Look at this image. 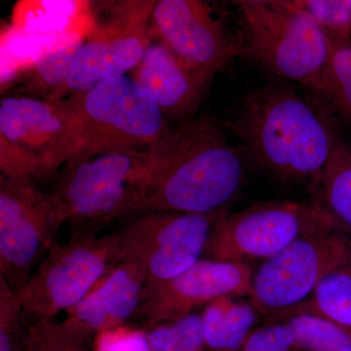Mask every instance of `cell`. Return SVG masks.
Returning a JSON list of instances; mask_svg holds the SVG:
<instances>
[{"label": "cell", "instance_id": "cell-4", "mask_svg": "<svg viewBox=\"0 0 351 351\" xmlns=\"http://www.w3.org/2000/svg\"><path fill=\"white\" fill-rule=\"evenodd\" d=\"M237 56L319 97L330 52L326 34L293 0H239Z\"/></svg>", "mask_w": 351, "mask_h": 351}, {"label": "cell", "instance_id": "cell-15", "mask_svg": "<svg viewBox=\"0 0 351 351\" xmlns=\"http://www.w3.org/2000/svg\"><path fill=\"white\" fill-rule=\"evenodd\" d=\"M215 75L182 63L158 41L145 51L133 77L154 97L166 119L181 125L195 119Z\"/></svg>", "mask_w": 351, "mask_h": 351}, {"label": "cell", "instance_id": "cell-26", "mask_svg": "<svg viewBox=\"0 0 351 351\" xmlns=\"http://www.w3.org/2000/svg\"><path fill=\"white\" fill-rule=\"evenodd\" d=\"M239 351H299L294 335L283 322L258 328L251 332Z\"/></svg>", "mask_w": 351, "mask_h": 351}, {"label": "cell", "instance_id": "cell-16", "mask_svg": "<svg viewBox=\"0 0 351 351\" xmlns=\"http://www.w3.org/2000/svg\"><path fill=\"white\" fill-rule=\"evenodd\" d=\"M145 286L143 270L122 261L66 313V320L82 332H103L136 315Z\"/></svg>", "mask_w": 351, "mask_h": 351}, {"label": "cell", "instance_id": "cell-7", "mask_svg": "<svg viewBox=\"0 0 351 351\" xmlns=\"http://www.w3.org/2000/svg\"><path fill=\"white\" fill-rule=\"evenodd\" d=\"M122 262L119 232L80 233L56 244L18 293L27 319H55L82 301L96 284Z\"/></svg>", "mask_w": 351, "mask_h": 351}, {"label": "cell", "instance_id": "cell-11", "mask_svg": "<svg viewBox=\"0 0 351 351\" xmlns=\"http://www.w3.org/2000/svg\"><path fill=\"white\" fill-rule=\"evenodd\" d=\"M322 209L313 202L269 200L254 203L215 223L204 258L250 265L265 262L297 239Z\"/></svg>", "mask_w": 351, "mask_h": 351}, {"label": "cell", "instance_id": "cell-6", "mask_svg": "<svg viewBox=\"0 0 351 351\" xmlns=\"http://www.w3.org/2000/svg\"><path fill=\"white\" fill-rule=\"evenodd\" d=\"M58 101L77 126L80 147L71 160L110 149H149L169 129L154 97L133 76L110 78Z\"/></svg>", "mask_w": 351, "mask_h": 351}, {"label": "cell", "instance_id": "cell-13", "mask_svg": "<svg viewBox=\"0 0 351 351\" xmlns=\"http://www.w3.org/2000/svg\"><path fill=\"white\" fill-rule=\"evenodd\" d=\"M253 274L251 265L201 258L169 281L144 291L136 315L154 327L221 298H249Z\"/></svg>", "mask_w": 351, "mask_h": 351}, {"label": "cell", "instance_id": "cell-19", "mask_svg": "<svg viewBox=\"0 0 351 351\" xmlns=\"http://www.w3.org/2000/svg\"><path fill=\"white\" fill-rule=\"evenodd\" d=\"M225 297L201 314L205 346L211 351H239L252 332L258 311L250 302Z\"/></svg>", "mask_w": 351, "mask_h": 351}, {"label": "cell", "instance_id": "cell-28", "mask_svg": "<svg viewBox=\"0 0 351 351\" xmlns=\"http://www.w3.org/2000/svg\"><path fill=\"white\" fill-rule=\"evenodd\" d=\"M338 351H351V346H346V348H341Z\"/></svg>", "mask_w": 351, "mask_h": 351}, {"label": "cell", "instance_id": "cell-1", "mask_svg": "<svg viewBox=\"0 0 351 351\" xmlns=\"http://www.w3.org/2000/svg\"><path fill=\"white\" fill-rule=\"evenodd\" d=\"M337 119L319 97L274 84L251 92L232 119L221 122L263 170L288 184L309 186L341 137Z\"/></svg>", "mask_w": 351, "mask_h": 351}, {"label": "cell", "instance_id": "cell-21", "mask_svg": "<svg viewBox=\"0 0 351 351\" xmlns=\"http://www.w3.org/2000/svg\"><path fill=\"white\" fill-rule=\"evenodd\" d=\"M85 39L50 51L36 60L21 76L16 92L43 100L49 98L66 82Z\"/></svg>", "mask_w": 351, "mask_h": 351}, {"label": "cell", "instance_id": "cell-8", "mask_svg": "<svg viewBox=\"0 0 351 351\" xmlns=\"http://www.w3.org/2000/svg\"><path fill=\"white\" fill-rule=\"evenodd\" d=\"M228 211L137 215L119 232L122 261L135 263L143 270L144 291L156 287L201 260L215 223Z\"/></svg>", "mask_w": 351, "mask_h": 351}, {"label": "cell", "instance_id": "cell-22", "mask_svg": "<svg viewBox=\"0 0 351 351\" xmlns=\"http://www.w3.org/2000/svg\"><path fill=\"white\" fill-rule=\"evenodd\" d=\"M330 41L319 98L351 126V40Z\"/></svg>", "mask_w": 351, "mask_h": 351}, {"label": "cell", "instance_id": "cell-25", "mask_svg": "<svg viewBox=\"0 0 351 351\" xmlns=\"http://www.w3.org/2000/svg\"><path fill=\"white\" fill-rule=\"evenodd\" d=\"M331 41L351 40V0H293Z\"/></svg>", "mask_w": 351, "mask_h": 351}, {"label": "cell", "instance_id": "cell-9", "mask_svg": "<svg viewBox=\"0 0 351 351\" xmlns=\"http://www.w3.org/2000/svg\"><path fill=\"white\" fill-rule=\"evenodd\" d=\"M66 223L54 198L36 184L0 178V277L19 293Z\"/></svg>", "mask_w": 351, "mask_h": 351}, {"label": "cell", "instance_id": "cell-14", "mask_svg": "<svg viewBox=\"0 0 351 351\" xmlns=\"http://www.w3.org/2000/svg\"><path fill=\"white\" fill-rule=\"evenodd\" d=\"M152 21L161 43L191 68L221 73L237 57L234 39L207 2L159 0Z\"/></svg>", "mask_w": 351, "mask_h": 351}, {"label": "cell", "instance_id": "cell-12", "mask_svg": "<svg viewBox=\"0 0 351 351\" xmlns=\"http://www.w3.org/2000/svg\"><path fill=\"white\" fill-rule=\"evenodd\" d=\"M0 138L36 159L46 179L62 169L80 147L75 119L59 101L19 94L0 103Z\"/></svg>", "mask_w": 351, "mask_h": 351}, {"label": "cell", "instance_id": "cell-24", "mask_svg": "<svg viewBox=\"0 0 351 351\" xmlns=\"http://www.w3.org/2000/svg\"><path fill=\"white\" fill-rule=\"evenodd\" d=\"M151 351H204L201 315L188 316L152 327L147 334Z\"/></svg>", "mask_w": 351, "mask_h": 351}, {"label": "cell", "instance_id": "cell-17", "mask_svg": "<svg viewBox=\"0 0 351 351\" xmlns=\"http://www.w3.org/2000/svg\"><path fill=\"white\" fill-rule=\"evenodd\" d=\"M88 1H22L14 10L17 31L44 36L87 38L94 29Z\"/></svg>", "mask_w": 351, "mask_h": 351}, {"label": "cell", "instance_id": "cell-18", "mask_svg": "<svg viewBox=\"0 0 351 351\" xmlns=\"http://www.w3.org/2000/svg\"><path fill=\"white\" fill-rule=\"evenodd\" d=\"M314 204L351 234V142L341 137L319 175L308 186Z\"/></svg>", "mask_w": 351, "mask_h": 351}, {"label": "cell", "instance_id": "cell-5", "mask_svg": "<svg viewBox=\"0 0 351 351\" xmlns=\"http://www.w3.org/2000/svg\"><path fill=\"white\" fill-rule=\"evenodd\" d=\"M350 263L351 234L322 209L297 239L254 271L249 302L258 313L276 320Z\"/></svg>", "mask_w": 351, "mask_h": 351}, {"label": "cell", "instance_id": "cell-10", "mask_svg": "<svg viewBox=\"0 0 351 351\" xmlns=\"http://www.w3.org/2000/svg\"><path fill=\"white\" fill-rule=\"evenodd\" d=\"M156 4L154 0L115 3L106 23L95 25L88 34L66 82L46 101L64 100L137 69L152 44L149 25Z\"/></svg>", "mask_w": 351, "mask_h": 351}, {"label": "cell", "instance_id": "cell-29", "mask_svg": "<svg viewBox=\"0 0 351 351\" xmlns=\"http://www.w3.org/2000/svg\"><path fill=\"white\" fill-rule=\"evenodd\" d=\"M48 351H61V350H48Z\"/></svg>", "mask_w": 351, "mask_h": 351}, {"label": "cell", "instance_id": "cell-20", "mask_svg": "<svg viewBox=\"0 0 351 351\" xmlns=\"http://www.w3.org/2000/svg\"><path fill=\"white\" fill-rule=\"evenodd\" d=\"M300 314L319 316L351 328V263L325 277L313 295L276 319L281 322Z\"/></svg>", "mask_w": 351, "mask_h": 351}, {"label": "cell", "instance_id": "cell-2", "mask_svg": "<svg viewBox=\"0 0 351 351\" xmlns=\"http://www.w3.org/2000/svg\"><path fill=\"white\" fill-rule=\"evenodd\" d=\"M149 151L152 177L140 214L218 213L228 209L243 184L246 156L213 117L169 127Z\"/></svg>", "mask_w": 351, "mask_h": 351}, {"label": "cell", "instance_id": "cell-3", "mask_svg": "<svg viewBox=\"0 0 351 351\" xmlns=\"http://www.w3.org/2000/svg\"><path fill=\"white\" fill-rule=\"evenodd\" d=\"M151 177L149 149H110L69 161L49 193L73 235L97 234L114 219L140 214Z\"/></svg>", "mask_w": 351, "mask_h": 351}, {"label": "cell", "instance_id": "cell-23", "mask_svg": "<svg viewBox=\"0 0 351 351\" xmlns=\"http://www.w3.org/2000/svg\"><path fill=\"white\" fill-rule=\"evenodd\" d=\"M299 351H338L351 346V328L319 316L300 314L283 321Z\"/></svg>", "mask_w": 351, "mask_h": 351}, {"label": "cell", "instance_id": "cell-27", "mask_svg": "<svg viewBox=\"0 0 351 351\" xmlns=\"http://www.w3.org/2000/svg\"><path fill=\"white\" fill-rule=\"evenodd\" d=\"M98 351H151V348L143 332L119 326L101 332Z\"/></svg>", "mask_w": 351, "mask_h": 351}]
</instances>
